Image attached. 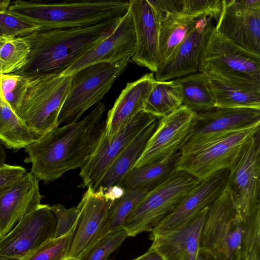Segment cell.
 Segmentation results:
<instances>
[{
    "instance_id": "cell-1",
    "label": "cell",
    "mask_w": 260,
    "mask_h": 260,
    "mask_svg": "<svg viewBox=\"0 0 260 260\" xmlns=\"http://www.w3.org/2000/svg\"><path fill=\"white\" fill-rule=\"evenodd\" d=\"M106 107L100 102L84 118L55 127L25 147L30 172L48 183L67 172L81 169L94 151L106 128Z\"/></svg>"
},
{
    "instance_id": "cell-2",
    "label": "cell",
    "mask_w": 260,
    "mask_h": 260,
    "mask_svg": "<svg viewBox=\"0 0 260 260\" xmlns=\"http://www.w3.org/2000/svg\"><path fill=\"white\" fill-rule=\"evenodd\" d=\"M121 18L89 26L40 30L23 37L30 52L14 73L27 78L60 75L109 36Z\"/></svg>"
},
{
    "instance_id": "cell-3",
    "label": "cell",
    "mask_w": 260,
    "mask_h": 260,
    "mask_svg": "<svg viewBox=\"0 0 260 260\" xmlns=\"http://www.w3.org/2000/svg\"><path fill=\"white\" fill-rule=\"evenodd\" d=\"M129 1L42 3L18 0L11 2L13 14L41 26V30L98 25L122 17Z\"/></svg>"
},
{
    "instance_id": "cell-4",
    "label": "cell",
    "mask_w": 260,
    "mask_h": 260,
    "mask_svg": "<svg viewBox=\"0 0 260 260\" xmlns=\"http://www.w3.org/2000/svg\"><path fill=\"white\" fill-rule=\"evenodd\" d=\"M260 123L236 131L209 135L191 136L181 147L176 171L185 172L198 181L229 169L252 137Z\"/></svg>"
},
{
    "instance_id": "cell-5",
    "label": "cell",
    "mask_w": 260,
    "mask_h": 260,
    "mask_svg": "<svg viewBox=\"0 0 260 260\" xmlns=\"http://www.w3.org/2000/svg\"><path fill=\"white\" fill-rule=\"evenodd\" d=\"M71 79L72 76L60 75L26 77L14 111L38 139L58 126Z\"/></svg>"
},
{
    "instance_id": "cell-6",
    "label": "cell",
    "mask_w": 260,
    "mask_h": 260,
    "mask_svg": "<svg viewBox=\"0 0 260 260\" xmlns=\"http://www.w3.org/2000/svg\"><path fill=\"white\" fill-rule=\"evenodd\" d=\"M244 222L225 188L208 208L200 248L219 260H241Z\"/></svg>"
},
{
    "instance_id": "cell-7",
    "label": "cell",
    "mask_w": 260,
    "mask_h": 260,
    "mask_svg": "<svg viewBox=\"0 0 260 260\" xmlns=\"http://www.w3.org/2000/svg\"><path fill=\"white\" fill-rule=\"evenodd\" d=\"M199 181L185 172L176 171L150 191L131 211L123 228L127 236L151 232L176 208Z\"/></svg>"
},
{
    "instance_id": "cell-8",
    "label": "cell",
    "mask_w": 260,
    "mask_h": 260,
    "mask_svg": "<svg viewBox=\"0 0 260 260\" xmlns=\"http://www.w3.org/2000/svg\"><path fill=\"white\" fill-rule=\"evenodd\" d=\"M130 59L86 67L72 75L70 90L59 112L57 123L77 121L91 107L98 104L127 67Z\"/></svg>"
},
{
    "instance_id": "cell-9",
    "label": "cell",
    "mask_w": 260,
    "mask_h": 260,
    "mask_svg": "<svg viewBox=\"0 0 260 260\" xmlns=\"http://www.w3.org/2000/svg\"><path fill=\"white\" fill-rule=\"evenodd\" d=\"M225 188L244 222L260 207L259 132L229 169Z\"/></svg>"
},
{
    "instance_id": "cell-10",
    "label": "cell",
    "mask_w": 260,
    "mask_h": 260,
    "mask_svg": "<svg viewBox=\"0 0 260 260\" xmlns=\"http://www.w3.org/2000/svg\"><path fill=\"white\" fill-rule=\"evenodd\" d=\"M156 117L142 111L114 135L107 137L105 131L86 164L81 169L79 188L90 187L94 191L101 180L114 161L134 139Z\"/></svg>"
},
{
    "instance_id": "cell-11",
    "label": "cell",
    "mask_w": 260,
    "mask_h": 260,
    "mask_svg": "<svg viewBox=\"0 0 260 260\" xmlns=\"http://www.w3.org/2000/svg\"><path fill=\"white\" fill-rule=\"evenodd\" d=\"M207 71L260 81V56L237 46L214 26L200 59L198 72Z\"/></svg>"
},
{
    "instance_id": "cell-12",
    "label": "cell",
    "mask_w": 260,
    "mask_h": 260,
    "mask_svg": "<svg viewBox=\"0 0 260 260\" xmlns=\"http://www.w3.org/2000/svg\"><path fill=\"white\" fill-rule=\"evenodd\" d=\"M56 217L49 205L41 204L0 239V254L22 259L53 238Z\"/></svg>"
},
{
    "instance_id": "cell-13",
    "label": "cell",
    "mask_w": 260,
    "mask_h": 260,
    "mask_svg": "<svg viewBox=\"0 0 260 260\" xmlns=\"http://www.w3.org/2000/svg\"><path fill=\"white\" fill-rule=\"evenodd\" d=\"M215 28L237 46L260 56V0H222Z\"/></svg>"
},
{
    "instance_id": "cell-14",
    "label": "cell",
    "mask_w": 260,
    "mask_h": 260,
    "mask_svg": "<svg viewBox=\"0 0 260 260\" xmlns=\"http://www.w3.org/2000/svg\"><path fill=\"white\" fill-rule=\"evenodd\" d=\"M197 114L182 105L168 116L159 118L156 129L134 168L167 159L179 151Z\"/></svg>"
},
{
    "instance_id": "cell-15",
    "label": "cell",
    "mask_w": 260,
    "mask_h": 260,
    "mask_svg": "<svg viewBox=\"0 0 260 260\" xmlns=\"http://www.w3.org/2000/svg\"><path fill=\"white\" fill-rule=\"evenodd\" d=\"M111 202L104 192L87 188L76 207L77 226L66 259H86L99 241Z\"/></svg>"
},
{
    "instance_id": "cell-16",
    "label": "cell",
    "mask_w": 260,
    "mask_h": 260,
    "mask_svg": "<svg viewBox=\"0 0 260 260\" xmlns=\"http://www.w3.org/2000/svg\"><path fill=\"white\" fill-rule=\"evenodd\" d=\"M214 27L210 17L198 18L169 58L155 72V80L166 81L198 72L200 59Z\"/></svg>"
},
{
    "instance_id": "cell-17",
    "label": "cell",
    "mask_w": 260,
    "mask_h": 260,
    "mask_svg": "<svg viewBox=\"0 0 260 260\" xmlns=\"http://www.w3.org/2000/svg\"><path fill=\"white\" fill-rule=\"evenodd\" d=\"M128 11L136 39V51L131 59L138 66L155 72L160 63L159 15L148 0L129 1Z\"/></svg>"
},
{
    "instance_id": "cell-18",
    "label": "cell",
    "mask_w": 260,
    "mask_h": 260,
    "mask_svg": "<svg viewBox=\"0 0 260 260\" xmlns=\"http://www.w3.org/2000/svg\"><path fill=\"white\" fill-rule=\"evenodd\" d=\"M136 39L129 11L120 19L111 34L86 52L60 75L72 76L80 70L100 62L115 63L134 55Z\"/></svg>"
},
{
    "instance_id": "cell-19",
    "label": "cell",
    "mask_w": 260,
    "mask_h": 260,
    "mask_svg": "<svg viewBox=\"0 0 260 260\" xmlns=\"http://www.w3.org/2000/svg\"><path fill=\"white\" fill-rule=\"evenodd\" d=\"M209 207L179 227L151 231L150 239L152 243L150 248L164 260H196L200 248L202 228Z\"/></svg>"
},
{
    "instance_id": "cell-20",
    "label": "cell",
    "mask_w": 260,
    "mask_h": 260,
    "mask_svg": "<svg viewBox=\"0 0 260 260\" xmlns=\"http://www.w3.org/2000/svg\"><path fill=\"white\" fill-rule=\"evenodd\" d=\"M39 182L31 172H26L0 192V239L41 204L43 196L40 192Z\"/></svg>"
},
{
    "instance_id": "cell-21",
    "label": "cell",
    "mask_w": 260,
    "mask_h": 260,
    "mask_svg": "<svg viewBox=\"0 0 260 260\" xmlns=\"http://www.w3.org/2000/svg\"><path fill=\"white\" fill-rule=\"evenodd\" d=\"M229 171V169L222 170L200 181L176 208L151 231H162L179 227L204 209L210 207L225 189Z\"/></svg>"
},
{
    "instance_id": "cell-22",
    "label": "cell",
    "mask_w": 260,
    "mask_h": 260,
    "mask_svg": "<svg viewBox=\"0 0 260 260\" xmlns=\"http://www.w3.org/2000/svg\"><path fill=\"white\" fill-rule=\"evenodd\" d=\"M213 94L215 108L260 110V81L238 78L215 71L203 72Z\"/></svg>"
},
{
    "instance_id": "cell-23",
    "label": "cell",
    "mask_w": 260,
    "mask_h": 260,
    "mask_svg": "<svg viewBox=\"0 0 260 260\" xmlns=\"http://www.w3.org/2000/svg\"><path fill=\"white\" fill-rule=\"evenodd\" d=\"M155 81L150 73L126 84L107 114L105 132L107 137L114 135L143 111Z\"/></svg>"
},
{
    "instance_id": "cell-24",
    "label": "cell",
    "mask_w": 260,
    "mask_h": 260,
    "mask_svg": "<svg viewBox=\"0 0 260 260\" xmlns=\"http://www.w3.org/2000/svg\"><path fill=\"white\" fill-rule=\"evenodd\" d=\"M257 123H260V110L240 108H215L197 114L187 138L191 136L236 131Z\"/></svg>"
},
{
    "instance_id": "cell-25",
    "label": "cell",
    "mask_w": 260,
    "mask_h": 260,
    "mask_svg": "<svg viewBox=\"0 0 260 260\" xmlns=\"http://www.w3.org/2000/svg\"><path fill=\"white\" fill-rule=\"evenodd\" d=\"M158 122L159 119H157L151 123L134 139L106 172L95 191L104 192L108 187L116 185L134 168L156 129Z\"/></svg>"
},
{
    "instance_id": "cell-26",
    "label": "cell",
    "mask_w": 260,
    "mask_h": 260,
    "mask_svg": "<svg viewBox=\"0 0 260 260\" xmlns=\"http://www.w3.org/2000/svg\"><path fill=\"white\" fill-rule=\"evenodd\" d=\"M181 155L146 164L128 172L116 184L124 189L138 188L151 191L169 178L176 170Z\"/></svg>"
},
{
    "instance_id": "cell-27",
    "label": "cell",
    "mask_w": 260,
    "mask_h": 260,
    "mask_svg": "<svg viewBox=\"0 0 260 260\" xmlns=\"http://www.w3.org/2000/svg\"><path fill=\"white\" fill-rule=\"evenodd\" d=\"M37 140L6 100L0 89V140L6 148L16 152Z\"/></svg>"
},
{
    "instance_id": "cell-28",
    "label": "cell",
    "mask_w": 260,
    "mask_h": 260,
    "mask_svg": "<svg viewBox=\"0 0 260 260\" xmlns=\"http://www.w3.org/2000/svg\"><path fill=\"white\" fill-rule=\"evenodd\" d=\"M176 80L181 87L182 105L197 113L215 108V99L205 74L198 72Z\"/></svg>"
},
{
    "instance_id": "cell-29",
    "label": "cell",
    "mask_w": 260,
    "mask_h": 260,
    "mask_svg": "<svg viewBox=\"0 0 260 260\" xmlns=\"http://www.w3.org/2000/svg\"><path fill=\"white\" fill-rule=\"evenodd\" d=\"M181 106V87L176 79L155 80L143 111L159 119L171 114Z\"/></svg>"
},
{
    "instance_id": "cell-30",
    "label": "cell",
    "mask_w": 260,
    "mask_h": 260,
    "mask_svg": "<svg viewBox=\"0 0 260 260\" xmlns=\"http://www.w3.org/2000/svg\"><path fill=\"white\" fill-rule=\"evenodd\" d=\"M198 19H194L190 17L180 16L178 13L171 14L160 17L159 65L165 62L171 55L193 27Z\"/></svg>"
},
{
    "instance_id": "cell-31",
    "label": "cell",
    "mask_w": 260,
    "mask_h": 260,
    "mask_svg": "<svg viewBox=\"0 0 260 260\" xmlns=\"http://www.w3.org/2000/svg\"><path fill=\"white\" fill-rule=\"evenodd\" d=\"M149 191L138 188L126 189L121 197L111 201L99 235V241L111 232L123 229L131 211Z\"/></svg>"
},
{
    "instance_id": "cell-32",
    "label": "cell",
    "mask_w": 260,
    "mask_h": 260,
    "mask_svg": "<svg viewBox=\"0 0 260 260\" xmlns=\"http://www.w3.org/2000/svg\"><path fill=\"white\" fill-rule=\"evenodd\" d=\"M30 47L24 38L2 37L0 41V73H14L26 63Z\"/></svg>"
},
{
    "instance_id": "cell-33",
    "label": "cell",
    "mask_w": 260,
    "mask_h": 260,
    "mask_svg": "<svg viewBox=\"0 0 260 260\" xmlns=\"http://www.w3.org/2000/svg\"><path fill=\"white\" fill-rule=\"evenodd\" d=\"M78 220L71 231L58 238H52L21 260H64L68 253Z\"/></svg>"
},
{
    "instance_id": "cell-34",
    "label": "cell",
    "mask_w": 260,
    "mask_h": 260,
    "mask_svg": "<svg viewBox=\"0 0 260 260\" xmlns=\"http://www.w3.org/2000/svg\"><path fill=\"white\" fill-rule=\"evenodd\" d=\"M242 260H260V208L244 222Z\"/></svg>"
},
{
    "instance_id": "cell-35",
    "label": "cell",
    "mask_w": 260,
    "mask_h": 260,
    "mask_svg": "<svg viewBox=\"0 0 260 260\" xmlns=\"http://www.w3.org/2000/svg\"><path fill=\"white\" fill-rule=\"evenodd\" d=\"M41 29V26L13 14L9 10L0 12V37L23 38Z\"/></svg>"
},
{
    "instance_id": "cell-36",
    "label": "cell",
    "mask_w": 260,
    "mask_h": 260,
    "mask_svg": "<svg viewBox=\"0 0 260 260\" xmlns=\"http://www.w3.org/2000/svg\"><path fill=\"white\" fill-rule=\"evenodd\" d=\"M222 0H182L180 16L194 19L210 17L216 21L221 13Z\"/></svg>"
},
{
    "instance_id": "cell-37",
    "label": "cell",
    "mask_w": 260,
    "mask_h": 260,
    "mask_svg": "<svg viewBox=\"0 0 260 260\" xmlns=\"http://www.w3.org/2000/svg\"><path fill=\"white\" fill-rule=\"evenodd\" d=\"M124 229L111 232L101 239L90 251L85 260H108L127 237Z\"/></svg>"
},
{
    "instance_id": "cell-38",
    "label": "cell",
    "mask_w": 260,
    "mask_h": 260,
    "mask_svg": "<svg viewBox=\"0 0 260 260\" xmlns=\"http://www.w3.org/2000/svg\"><path fill=\"white\" fill-rule=\"evenodd\" d=\"M56 219V225L53 238H60L69 233L77 222L76 207L67 209L60 204L49 206Z\"/></svg>"
},
{
    "instance_id": "cell-39",
    "label": "cell",
    "mask_w": 260,
    "mask_h": 260,
    "mask_svg": "<svg viewBox=\"0 0 260 260\" xmlns=\"http://www.w3.org/2000/svg\"><path fill=\"white\" fill-rule=\"evenodd\" d=\"M25 79L26 77L17 74H4L0 73V89L14 110L18 94Z\"/></svg>"
},
{
    "instance_id": "cell-40",
    "label": "cell",
    "mask_w": 260,
    "mask_h": 260,
    "mask_svg": "<svg viewBox=\"0 0 260 260\" xmlns=\"http://www.w3.org/2000/svg\"><path fill=\"white\" fill-rule=\"evenodd\" d=\"M26 169L19 166L10 165L5 162L0 165V192L22 177Z\"/></svg>"
},
{
    "instance_id": "cell-41",
    "label": "cell",
    "mask_w": 260,
    "mask_h": 260,
    "mask_svg": "<svg viewBox=\"0 0 260 260\" xmlns=\"http://www.w3.org/2000/svg\"><path fill=\"white\" fill-rule=\"evenodd\" d=\"M148 1L157 12L160 17H162L171 14H177L180 11L182 5V0Z\"/></svg>"
},
{
    "instance_id": "cell-42",
    "label": "cell",
    "mask_w": 260,
    "mask_h": 260,
    "mask_svg": "<svg viewBox=\"0 0 260 260\" xmlns=\"http://www.w3.org/2000/svg\"><path fill=\"white\" fill-rule=\"evenodd\" d=\"M124 189L118 185L108 187L104 191L106 197L111 201L121 197L124 193Z\"/></svg>"
},
{
    "instance_id": "cell-43",
    "label": "cell",
    "mask_w": 260,
    "mask_h": 260,
    "mask_svg": "<svg viewBox=\"0 0 260 260\" xmlns=\"http://www.w3.org/2000/svg\"><path fill=\"white\" fill-rule=\"evenodd\" d=\"M133 260H164L155 251L149 247L143 254Z\"/></svg>"
},
{
    "instance_id": "cell-44",
    "label": "cell",
    "mask_w": 260,
    "mask_h": 260,
    "mask_svg": "<svg viewBox=\"0 0 260 260\" xmlns=\"http://www.w3.org/2000/svg\"><path fill=\"white\" fill-rule=\"evenodd\" d=\"M196 260H219L211 252L204 248H200Z\"/></svg>"
},
{
    "instance_id": "cell-45",
    "label": "cell",
    "mask_w": 260,
    "mask_h": 260,
    "mask_svg": "<svg viewBox=\"0 0 260 260\" xmlns=\"http://www.w3.org/2000/svg\"><path fill=\"white\" fill-rule=\"evenodd\" d=\"M6 147L4 143L0 140V165L5 162L7 155Z\"/></svg>"
},
{
    "instance_id": "cell-46",
    "label": "cell",
    "mask_w": 260,
    "mask_h": 260,
    "mask_svg": "<svg viewBox=\"0 0 260 260\" xmlns=\"http://www.w3.org/2000/svg\"><path fill=\"white\" fill-rule=\"evenodd\" d=\"M11 2L10 0H0V12L8 10Z\"/></svg>"
},
{
    "instance_id": "cell-47",
    "label": "cell",
    "mask_w": 260,
    "mask_h": 260,
    "mask_svg": "<svg viewBox=\"0 0 260 260\" xmlns=\"http://www.w3.org/2000/svg\"><path fill=\"white\" fill-rule=\"evenodd\" d=\"M17 258L12 257L0 254V260H21Z\"/></svg>"
},
{
    "instance_id": "cell-48",
    "label": "cell",
    "mask_w": 260,
    "mask_h": 260,
    "mask_svg": "<svg viewBox=\"0 0 260 260\" xmlns=\"http://www.w3.org/2000/svg\"><path fill=\"white\" fill-rule=\"evenodd\" d=\"M64 260H84V259H65Z\"/></svg>"
},
{
    "instance_id": "cell-49",
    "label": "cell",
    "mask_w": 260,
    "mask_h": 260,
    "mask_svg": "<svg viewBox=\"0 0 260 260\" xmlns=\"http://www.w3.org/2000/svg\"><path fill=\"white\" fill-rule=\"evenodd\" d=\"M1 38H2V37H0V41H1Z\"/></svg>"
},
{
    "instance_id": "cell-50",
    "label": "cell",
    "mask_w": 260,
    "mask_h": 260,
    "mask_svg": "<svg viewBox=\"0 0 260 260\" xmlns=\"http://www.w3.org/2000/svg\"><path fill=\"white\" fill-rule=\"evenodd\" d=\"M241 260H242V259H241Z\"/></svg>"
}]
</instances>
